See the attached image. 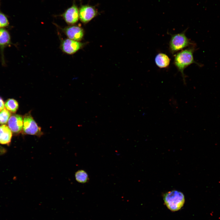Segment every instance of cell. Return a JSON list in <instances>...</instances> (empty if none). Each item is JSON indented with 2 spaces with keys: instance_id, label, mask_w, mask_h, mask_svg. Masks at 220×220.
Masks as SVG:
<instances>
[{
  "instance_id": "5b68a950",
  "label": "cell",
  "mask_w": 220,
  "mask_h": 220,
  "mask_svg": "<svg viewBox=\"0 0 220 220\" xmlns=\"http://www.w3.org/2000/svg\"><path fill=\"white\" fill-rule=\"evenodd\" d=\"M97 11L94 7L89 5H82L79 9V17L83 23H86L96 16Z\"/></svg>"
},
{
  "instance_id": "ba28073f",
  "label": "cell",
  "mask_w": 220,
  "mask_h": 220,
  "mask_svg": "<svg viewBox=\"0 0 220 220\" xmlns=\"http://www.w3.org/2000/svg\"><path fill=\"white\" fill-rule=\"evenodd\" d=\"M63 31L68 38L77 41L82 39L84 35L83 29L76 25L66 27L63 29Z\"/></svg>"
},
{
  "instance_id": "52a82bcc",
  "label": "cell",
  "mask_w": 220,
  "mask_h": 220,
  "mask_svg": "<svg viewBox=\"0 0 220 220\" xmlns=\"http://www.w3.org/2000/svg\"><path fill=\"white\" fill-rule=\"evenodd\" d=\"M83 44L69 38L63 40L61 44L62 51L68 54H72L78 51L82 46Z\"/></svg>"
},
{
  "instance_id": "5bb4252c",
  "label": "cell",
  "mask_w": 220,
  "mask_h": 220,
  "mask_svg": "<svg viewBox=\"0 0 220 220\" xmlns=\"http://www.w3.org/2000/svg\"><path fill=\"white\" fill-rule=\"evenodd\" d=\"M5 108L10 112L15 113L19 107L18 102L13 99L7 100L5 104Z\"/></svg>"
},
{
  "instance_id": "30bf717a",
  "label": "cell",
  "mask_w": 220,
  "mask_h": 220,
  "mask_svg": "<svg viewBox=\"0 0 220 220\" xmlns=\"http://www.w3.org/2000/svg\"><path fill=\"white\" fill-rule=\"evenodd\" d=\"M12 132L8 126L5 125L0 126V143L2 144H9L11 142Z\"/></svg>"
},
{
  "instance_id": "8992f818",
  "label": "cell",
  "mask_w": 220,
  "mask_h": 220,
  "mask_svg": "<svg viewBox=\"0 0 220 220\" xmlns=\"http://www.w3.org/2000/svg\"><path fill=\"white\" fill-rule=\"evenodd\" d=\"M60 16L68 24L73 25L77 22L79 18V9L74 2L72 5L67 9Z\"/></svg>"
},
{
  "instance_id": "9a60e30c",
  "label": "cell",
  "mask_w": 220,
  "mask_h": 220,
  "mask_svg": "<svg viewBox=\"0 0 220 220\" xmlns=\"http://www.w3.org/2000/svg\"><path fill=\"white\" fill-rule=\"evenodd\" d=\"M11 116L10 112L4 108L0 112V124H2L6 123Z\"/></svg>"
},
{
  "instance_id": "4fadbf2b",
  "label": "cell",
  "mask_w": 220,
  "mask_h": 220,
  "mask_svg": "<svg viewBox=\"0 0 220 220\" xmlns=\"http://www.w3.org/2000/svg\"><path fill=\"white\" fill-rule=\"evenodd\" d=\"M75 176L76 180L80 183H85L89 180L88 175L83 170H80L77 171L75 173Z\"/></svg>"
},
{
  "instance_id": "277c9868",
  "label": "cell",
  "mask_w": 220,
  "mask_h": 220,
  "mask_svg": "<svg viewBox=\"0 0 220 220\" xmlns=\"http://www.w3.org/2000/svg\"><path fill=\"white\" fill-rule=\"evenodd\" d=\"M23 133L25 134L41 137L43 134L41 127H39L29 112L23 116Z\"/></svg>"
},
{
  "instance_id": "7c38bea8",
  "label": "cell",
  "mask_w": 220,
  "mask_h": 220,
  "mask_svg": "<svg viewBox=\"0 0 220 220\" xmlns=\"http://www.w3.org/2000/svg\"><path fill=\"white\" fill-rule=\"evenodd\" d=\"M10 43V37L5 29L0 28V47L2 51Z\"/></svg>"
},
{
  "instance_id": "2e32d148",
  "label": "cell",
  "mask_w": 220,
  "mask_h": 220,
  "mask_svg": "<svg viewBox=\"0 0 220 220\" xmlns=\"http://www.w3.org/2000/svg\"><path fill=\"white\" fill-rule=\"evenodd\" d=\"M9 25V22L7 17L0 10V28L6 27Z\"/></svg>"
},
{
  "instance_id": "9c48e42d",
  "label": "cell",
  "mask_w": 220,
  "mask_h": 220,
  "mask_svg": "<svg viewBox=\"0 0 220 220\" xmlns=\"http://www.w3.org/2000/svg\"><path fill=\"white\" fill-rule=\"evenodd\" d=\"M23 124V117L20 115H13L8 121V127L12 132L15 133H19L22 131Z\"/></svg>"
},
{
  "instance_id": "e0dca14e",
  "label": "cell",
  "mask_w": 220,
  "mask_h": 220,
  "mask_svg": "<svg viewBox=\"0 0 220 220\" xmlns=\"http://www.w3.org/2000/svg\"><path fill=\"white\" fill-rule=\"evenodd\" d=\"M5 108V104L2 99L0 97V112Z\"/></svg>"
},
{
  "instance_id": "8fae6325",
  "label": "cell",
  "mask_w": 220,
  "mask_h": 220,
  "mask_svg": "<svg viewBox=\"0 0 220 220\" xmlns=\"http://www.w3.org/2000/svg\"><path fill=\"white\" fill-rule=\"evenodd\" d=\"M170 59L166 54L162 53L158 54L155 58V62L156 65L160 68H164L169 65Z\"/></svg>"
},
{
  "instance_id": "3957f363",
  "label": "cell",
  "mask_w": 220,
  "mask_h": 220,
  "mask_svg": "<svg viewBox=\"0 0 220 220\" xmlns=\"http://www.w3.org/2000/svg\"><path fill=\"white\" fill-rule=\"evenodd\" d=\"M185 30L181 33L171 35L169 50L172 54L188 46L195 45L186 36Z\"/></svg>"
},
{
  "instance_id": "7a4b0ae2",
  "label": "cell",
  "mask_w": 220,
  "mask_h": 220,
  "mask_svg": "<svg viewBox=\"0 0 220 220\" xmlns=\"http://www.w3.org/2000/svg\"><path fill=\"white\" fill-rule=\"evenodd\" d=\"M163 199L167 207L173 211L180 209L185 202V196L183 193L175 190L165 193L163 196Z\"/></svg>"
},
{
  "instance_id": "6da1fadb",
  "label": "cell",
  "mask_w": 220,
  "mask_h": 220,
  "mask_svg": "<svg viewBox=\"0 0 220 220\" xmlns=\"http://www.w3.org/2000/svg\"><path fill=\"white\" fill-rule=\"evenodd\" d=\"M196 50L195 45L182 50L174 55V64L182 77L184 84H185V77L184 71L185 68L192 64L195 63L200 66L201 64L194 60L193 54Z\"/></svg>"
}]
</instances>
